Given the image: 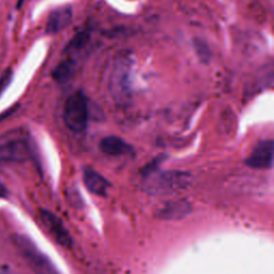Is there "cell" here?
Returning a JSON list of instances; mask_svg holds the SVG:
<instances>
[{"label": "cell", "instance_id": "cell-1", "mask_svg": "<svg viewBox=\"0 0 274 274\" xmlns=\"http://www.w3.org/2000/svg\"><path fill=\"white\" fill-rule=\"evenodd\" d=\"M147 183V191L153 195H173L186 190L192 183V175L186 171H163L152 174Z\"/></svg>", "mask_w": 274, "mask_h": 274}, {"label": "cell", "instance_id": "cell-2", "mask_svg": "<svg viewBox=\"0 0 274 274\" xmlns=\"http://www.w3.org/2000/svg\"><path fill=\"white\" fill-rule=\"evenodd\" d=\"M131 57L126 55H119L112 68L110 79V93L118 103H125L131 96Z\"/></svg>", "mask_w": 274, "mask_h": 274}, {"label": "cell", "instance_id": "cell-3", "mask_svg": "<svg viewBox=\"0 0 274 274\" xmlns=\"http://www.w3.org/2000/svg\"><path fill=\"white\" fill-rule=\"evenodd\" d=\"M63 120L72 132H84L88 123V106L86 96L76 91L69 96L63 110Z\"/></svg>", "mask_w": 274, "mask_h": 274}, {"label": "cell", "instance_id": "cell-4", "mask_svg": "<svg viewBox=\"0 0 274 274\" xmlns=\"http://www.w3.org/2000/svg\"><path fill=\"white\" fill-rule=\"evenodd\" d=\"M16 248L26 261L36 272L40 274H57V269L53 262L37 248V245L24 236L15 238Z\"/></svg>", "mask_w": 274, "mask_h": 274}, {"label": "cell", "instance_id": "cell-5", "mask_svg": "<svg viewBox=\"0 0 274 274\" xmlns=\"http://www.w3.org/2000/svg\"><path fill=\"white\" fill-rule=\"evenodd\" d=\"M40 219L42 225L47 230V233L51 235V237L58 244H60L67 249L71 248L73 242L71 235H70L69 230L56 214L47 210H41Z\"/></svg>", "mask_w": 274, "mask_h": 274}, {"label": "cell", "instance_id": "cell-6", "mask_svg": "<svg viewBox=\"0 0 274 274\" xmlns=\"http://www.w3.org/2000/svg\"><path fill=\"white\" fill-rule=\"evenodd\" d=\"M274 142L272 139L261 141L252 150L245 164L255 169H270L273 165Z\"/></svg>", "mask_w": 274, "mask_h": 274}, {"label": "cell", "instance_id": "cell-7", "mask_svg": "<svg viewBox=\"0 0 274 274\" xmlns=\"http://www.w3.org/2000/svg\"><path fill=\"white\" fill-rule=\"evenodd\" d=\"M72 7L70 4L62 5L53 10L47 18L46 32L47 34H56L63 30L71 24L72 20Z\"/></svg>", "mask_w": 274, "mask_h": 274}, {"label": "cell", "instance_id": "cell-8", "mask_svg": "<svg viewBox=\"0 0 274 274\" xmlns=\"http://www.w3.org/2000/svg\"><path fill=\"white\" fill-rule=\"evenodd\" d=\"M83 179L86 187L92 194L101 197L107 195V192H109L110 187V183L105 177L99 174L96 170L90 167H86L84 169Z\"/></svg>", "mask_w": 274, "mask_h": 274}, {"label": "cell", "instance_id": "cell-9", "mask_svg": "<svg viewBox=\"0 0 274 274\" xmlns=\"http://www.w3.org/2000/svg\"><path fill=\"white\" fill-rule=\"evenodd\" d=\"M100 150L110 157H121L133 152V147L125 139L115 135L106 136L100 142Z\"/></svg>", "mask_w": 274, "mask_h": 274}, {"label": "cell", "instance_id": "cell-10", "mask_svg": "<svg viewBox=\"0 0 274 274\" xmlns=\"http://www.w3.org/2000/svg\"><path fill=\"white\" fill-rule=\"evenodd\" d=\"M28 155V147L24 142H11L0 146V163L23 161Z\"/></svg>", "mask_w": 274, "mask_h": 274}, {"label": "cell", "instance_id": "cell-11", "mask_svg": "<svg viewBox=\"0 0 274 274\" xmlns=\"http://www.w3.org/2000/svg\"><path fill=\"white\" fill-rule=\"evenodd\" d=\"M192 206L186 201H169L159 211V217L164 219H178L186 217L191 212Z\"/></svg>", "mask_w": 274, "mask_h": 274}, {"label": "cell", "instance_id": "cell-12", "mask_svg": "<svg viewBox=\"0 0 274 274\" xmlns=\"http://www.w3.org/2000/svg\"><path fill=\"white\" fill-rule=\"evenodd\" d=\"M73 69L74 64L71 60H63L58 64L57 68L54 70L53 72V77L55 80H57L58 83H64L71 77V75L73 74Z\"/></svg>", "mask_w": 274, "mask_h": 274}, {"label": "cell", "instance_id": "cell-13", "mask_svg": "<svg viewBox=\"0 0 274 274\" xmlns=\"http://www.w3.org/2000/svg\"><path fill=\"white\" fill-rule=\"evenodd\" d=\"M194 46L198 57H200L202 61H208V59L211 57L210 50L207 45L205 41H201L200 39H195L194 41Z\"/></svg>", "mask_w": 274, "mask_h": 274}, {"label": "cell", "instance_id": "cell-14", "mask_svg": "<svg viewBox=\"0 0 274 274\" xmlns=\"http://www.w3.org/2000/svg\"><path fill=\"white\" fill-rule=\"evenodd\" d=\"M163 161H164V155H160V157L155 158L151 163H149L147 166H145L144 174L147 175V176L154 174L155 170H157V168L159 167L160 164L163 162Z\"/></svg>", "mask_w": 274, "mask_h": 274}, {"label": "cell", "instance_id": "cell-15", "mask_svg": "<svg viewBox=\"0 0 274 274\" xmlns=\"http://www.w3.org/2000/svg\"><path fill=\"white\" fill-rule=\"evenodd\" d=\"M13 73L11 70H7V71L3 72L2 76L0 77V95L3 93V91L9 87V85L11 84V80H12Z\"/></svg>", "mask_w": 274, "mask_h": 274}]
</instances>
